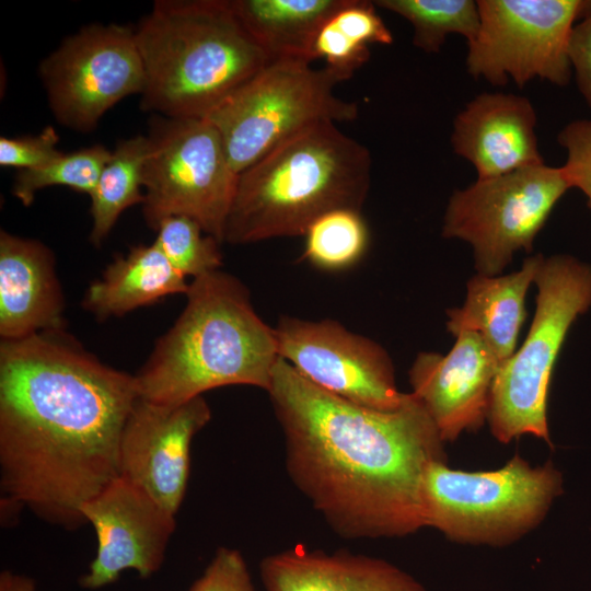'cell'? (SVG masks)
Returning a JSON list of instances; mask_svg holds the SVG:
<instances>
[{"instance_id":"6da1fadb","label":"cell","mask_w":591,"mask_h":591,"mask_svg":"<svg viewBox=\"0 0 591 591\" xmlns=\"http://www.w3.org/2000/svg\"><path fill=\"white\" fill-rule=\"evenodd\" d=\"M136 376L88 352L65 331L0 344V471L4 502L68 529L119 476Z\"/></svg>"},{"instance_id":"7a4b0ae2","label":"cell","mask_w":591,"mask_h":591,"mask_svg":"<svg viewBox=\"0 0 591 591\" xmlns=\"http://www.w3.org/2000/svg\"><path fill=\"white\" fill-rule=\"evenodd\" d=\"M268 395L289 478L344 538H397L428 528L424 484L444 441L410 392L397 409L367 408L279 359Z\"/></svg>"},{"instance_id":"3957f363","label":"cell","mask_w":591,"mask_h":591,"mask_svg":"<svg viewBox=\"0 0 591 591\" xmlns=\"http://www.w3.org/2000/svg\"><path fill=\"white\" fill-rule=\"evenodd\" d=\"M186 298L135 374L139 397L178 404L227 385L268 392L280 359L275 331L258 316L242 281L215 270L194 278Z\"/></svg>"},{"instance_id":"277c9868","label":"cell","mask_w":591,"mask_h":591,"mask_svg":"<svg viewBox=\"0 0 591 591\" xmlns=\"http://www.w3.org/2000/svg\"><path fill=\"white\" fill-rule=\"evenodd\" d=\"M371 165L369 150L334 121L301 131L239 174L224 242L304 235L327 212L360 211Z\"/></svg>"},{"instance_id":"5b68a950","label":"cell","mask_w":591,"mask_h":591,"mask_svg":"<svg viewBox=\"0 0 591 591\" xmlns=\"http://www.w3.org/2000/svg\"><path fill=\"white\" fill-rule=\"evenodd\" d=\"M135 31L141 107L165 117H206L268 59L227 0H157Z\"/></svg>"},{"instance_id":"8992f818","label":"cell","mask_w":591,"mask_h":591,"mask_svg":"<svg viewBox=\"0 0 591 591\" xmlns=\"http://www.w3.org/2000/svg\"><path fill=\"white\" fill-rule=\"evenodd\" d=\"M534 283L533 322L522 346L495 376L487 424L500 443L529 434L553 447L546 414L549 384L571 324L591 306V266L565 254L544 257Z\"/></svg>"},{"instance_id":"52a82bcc","label":"cell","mask_w":591,"mask_h":591,"mask_svg":"<svg viewBox=\"0 0 591 591\" xmlns=\"http://www.w3.org/2000/svg\"><path fill=\"white\" fill-rule=\"evenodd\" d=\"M428 528L453 543L506 546L545 519L563 493V475L552 461L531 465L515 453L491 471L429 465L424 484Z\"/></svg>"},{"instance_id":"ba28073f","label":"cell","mask_w":591,"mask_h":591,"mask_svg":"<svg viewBox=\"0 0 591 591\" xmlns=\"http://www.w3.org/2000/svg\"><path fill=\"white\" fill-rule=\"evenodd\" d=\"M346 79L303 60L268 62L205 118L218 130L239 175L277 147L321 121H351L356 102L335 95Z\"/></svg>"},{"instance_id":"9c48e42d","label":"cell","mask_w":591,"mask_h":591,"mask_svg":"<svg viewBox=\"0 0 591 591\" xmlns=\"http://www.w3.org/2000/svg\"><path fill=\"white\" fill-rule=\"evenodd\" d=\"M143 165V216L153 230L164 218L196 221L220 244L234 197L232 170L220 134L205 117L157 115Z\"/></svg>"},{"instance_id":"30bf717a","label":"cell","mask_w":591,"mask_h":591,"mask_svg":"<svg viewBox=\"0 0 591 591\" xmlns=\"http://www.w3.org/2000/svg\"><path fill=\"white\" fill-rule=\"evenodd\" d=\"M570 188L563 166L545 163L477 179L451 195L442 235L471 244L477 274L499 276L515 252L532 251L553 208Z\"/></svg>"},{"instance_id":"8fae6325","label":"cell","mask_w":591,"mask_h":591,"mask_svg":"<svg viewBox=\"0 0 591 591\" xmlns=\"http://www.w3.org/2000/svg\"><path fill=\"white\" fill-rule=\"evenodd\" d=\"M479 27L467 43L466 68L493 85L534 78L565 86L571 79L568 42L591 0H479Z\"/></svg>"},{"instance_id":"7c38bea8","label":"cell","mask_w":591,"mask_h":591,"mask_svg":"<svg viewBox=\"0 0 591 591\" xmlns=\"http://www.w3.org/2000/svg\"><path fill=\"white\" fill-rule=\"evenodd\" d=\"M39 77L56 119L90 131L116 103L143 91L135 31L118 24L84 26L40 62Z\"/></svg>"},{"instance_id":"4fadbf2b","label":"cell","mask_w":591,"mask_h":591,"mask_svg":"<svg viewBox=\"0 0 591 591\" xmlns=\"http://www.w3.org/2000/svg\"><path fill=\"white\" fill-rule=\"evenodd\" d=\"M274 331L279 357L316 386L376 410H395L406 402L409 393L397 389L393 362L374 340L334 320L285 315Z\"/></svg>"},{"instance_id":"5bb4252c","label":"cell","mask_w":591,"mask_h":591,"mask_svg":"<svg viewBox=\"0 0 591 591\" xmlns=\"http://www.w3.org/2000/svg\"><path fill=\"white\" fill-rule=\"evenodd\" d=\"M210 419L202 395L178 404L139 397L123 429L119 476L176 514L189 477L192 441Z\"/></svg>"},{"instance_id":"9a60e30c","label":"cell","mask_w":591,"mask_h":591,"mask_svg":"<svg viewBox=\"0 0 591 591\" xmlns=\"http://www.w3.org/2000/svg\"><path fill=\"white\" fill-rule=\"evenodd\" d=\"M93 525L97 551L80 578L84 589H99L132 569L147 578L163 564L175 529V514L132 482L118 476L81 509Z\"/></svg>"},{"instance_id":"2e32d148","label":"cell","mask_w":591,"mask_h":591,"mask_svg":"<svg viewBox=\"0 0 591 591\" xmlns=\"http://www.w3.org/2000/svg\"><path fill=\"white\" fill-rule=\"evenodd\" d=\"M447 355L420 352L409 372L412 393L422 403L444 442L487 422L489 395L500 362L475 332H461Z\"/></svg>"},{"instance_id":"e0dca14e","label":"cell","mask_w":591,"mask_h":591,"mask_svg":"<svg viewBox=\"0 0 591 591\" xmlns=\"http://www.w3.org/2000/svg\"><path fill=\"white\" fill-rule=\"evenodd\" d=\"M529 99L512 93H480L454 118L451 146L467 160L477 179L544 164Z\"/></svg>"},{"instance_id":"ac0fdd59","label":"cell","mask_w":591,"mask_h":591,"mask_svg":"<svg viewBox=\"0 0 591 591\" xmlns=\"http://www.w3.org/2000/svg\"><path fill=\"white\" fill-rule=\"evenodd\" d=\"M63 310L53 252L39 241L1 230V340L63 331Z\"/></svg>"},{"instance_id":"d6986e66","label":"cell","mask_w":591,"mask_h":591,"mask_svg":"<svg viewBox=\"0 0 591 591\" xmlns=\"http://www.w3.org/2000/svg\"><path fill=\"white\" fill-rule=\"evenodd\" d=\"M259 573L266 591H428L383 558L303 545L266 556Z\"/></svg>"},{"instance_id":"ffe728a7","label":"cell","mask_w":591,"mask_h":591,"mask_svg":"<svg viewBox=\"0 0 591 591\" xmlns=\"http://www.w3.org/2000/svg\"><path fill=\"white\" fill-rule=\"evenodd\" d=\"M544 259L535 254L519 270L505 276L477 274L467 282L464 304L447 311V329L453 336L475 332L482 336L502 364L515 351L525 320V297Z\"/></svg>"},{"instance_id":"44dd1931","label":"cell","mask_w":591,"mask_h":591,"mask_svg":"<svg viewBox=\"0 0 591 591\" xmlns=\"http://www.w3.org/2000/svg\"><path fill=\"white\" fill-rule=\"evenodd\" d=\"M155 243L132 247L107 266L85 291L82 306L99 321L120 316L164 297L188 291L189 283Z\"/></svg>"},{"instance_id":"7402d4cb","label":"cell","mask_w":591,"mask_h":591,"mask_svg":"<svg viewBox=\"0 0 591 591\" xmlns=\"http://www.w3.org/2000/svg\"><path fill=\"white\" fill-rule=\"evenodd\" d=\"M227 1L268 62L314 61L312 50L320 28L346 3V0Z\"/></svg>"},{"instance_id":"603a6c76","label":"cell","mask_w":591,"mask_h":591,"mask_svg":"<svg viewBox=\"0 0 591 591\" xmlns=\"http://www.w3.org/2000/svg\"><path fill=\"white\" fill-rule=\"evenodd\" d=\"M375 8L373 1L346 0L320 28L313 45V60L325 59L326 67L348 80L369 60V45L392 44L393 35Z\"/></svg>"},{"instance_id":"cb8c5ba5","label":"cell","mask_w":591,"mask_h":591,"mask_svg":"<svg viewBox=\"0 0 591 591\" xmlns=\"http://www.w3.org/2000/svg\"><path fill=\"white\" fill-rule=\"evenodd\" d=\"M148 152L147 136L117 143L90 195L92 230L90 241L101 246L124 210L143 204L142 175Z\"/></svg>"},{"instance_id":"d4e9b609","label":"cell","mask_w":591,"mask_h":591,"mask_svg":"<svg viewBox=\"0 0 591 591\" xmlns=\"http://www.w3.org/2000/svg\"><path fill=\"white\" fill-rule=\"evenodd\" d=\"M373 3L407 20L414 30V46L426 53H438L450 34L462 35L468 43L479 27L477 1L375 0Z\"/></svg>"},{"instance_id":"484cf974","label":"cell","mask_w":591,"mask_h":591,"mask_svg":"<svg viewBox=\"0 0 591 591\" xmlns=\"http://www.w3.org/2000/svg\"><path fill=\"white\" fill-rule=\"evenodd\" d=\"M303 258L322 270L352 267L364 255L369 232L360 211L337 209L315 220L308 229Z\"/></svg>"},{"instance_id":"4316f807","label":"cell","mask_w":591,"mask_h":591,"mask_svg":"<svg viewBox=\"0 0 591 591\" xmlns=\"http://www.w3.org/2000/svg\"><path fill=\"white\" fill-rule=\"evenodd\" d=\"M112 155L102 144L63 153L50 164L35 170H20L12 194L24 205H32L38 190L49 186H66L92 194L101 172Z\"/></svg>"},{"instance_id":"83f0119b","label":"cell","mask_w":591,"mask_h":591,"mask_svg":"<svg viewBox=\"0 0 591 591\" xmlns=\"http://www.w3.org/2000/svg\"><path fill=\"white\" fill-rule=\"evenodd\" d=\"M155 231V245L184 277L194 279L222 266L220 243L193 219L171 216L161 220Z\"/></svg>"},{"instance_id":"f1b7e54d","label":"cell","mask_w":591,"mask_h":591,"mask_svg":"<svg viewBox=\"0 0 591 591\" xmlns=\"http://www.w3.org/2000/svg\"><path fill=\"white\" fill-rule=\"evenodd\" d=\"M59 137L53 126L38 135L0 138V165L20 170L44 167L59 159L63 152L57 149Z\"/></svg>"},{"instance_id":"f546056e","label":"cell","mask_w":591,"mask_h":591,"mask_svg":"<svg viewBox=\"0 0 591 591\" xmlns=\"http://www.w3.org/2000/svg\"><path fill=\"white\" fill-rule=\"evenodd\" d=\"M557 140L567 153L563 169L570 186L584 194L591 208V120L570 121L559 131Z\"/></svg>"},{"instance_id":"4dcf8cb0","label":"cell","mask_w":591,"mask_h":591,"mask_svg":"<svg viewBox=\"0 0 591 591\" xmlns=\"http://www.w3.org/2000/svg\"><path fill=\"white\" fill-rule=\"evenodd\" d=\"M188 591H254V584L243 555L220 547Z\"/></svg>"},{"instance_id":"1f68e13d","label":"cell","mask_w":591,"mask_h":591,"mask_svg":"<svg viewBox=\"0 0 591 591\" xmlns=\"http://www.w3.org/2000/svg\"><path fill=\"white\" fill-rule=\"evenodd\" d=\"M568 58L578 89L591 108V8L571 30Z\"/></svg>"},{"instance_id":"d6a6232c","label":"cell","mask_w":591,"mask_h":591,"mask_svg":"<svg viewBox=\"0 0 591 591\" xmlns=\"http://www.w3.org/2000/svg\"><path fill=\"white\" fill-rule=\"evenodd\" d=\"M0 591H36L32 578L4 570L0 575Z\"/></svg>"}]
</instances>
